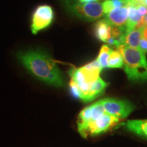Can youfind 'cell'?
I'll use <instances>...</instances> for the list:
<instances>
[{"label":"cell","instance_id":"obj_1","mask_svg":"<svg viewBox=\"0 0 147 147\" xmlns=\"http://www.w3.org/2000/svg\"><path fill=\"white\" fill-rule=\"evenodd\" d=\"M16 57L27 70L41 81L56 87L65 86L63 73L54 60L46 53L40 50L21 51Z\"/></svg>","mask_w":147,"mask_h":147},{"label":"cell","instance_id":"obj_2","mask_svg":"<svg viewBox=\"0 0 147 147\" xmlns=\"http://www.w3.org/2000/svg\"><path fill=\"white\" fill-rule=\"evenodd\" d=\"M103 69L98 61L95 59L81 67H74L69 70L71 80L76 83L78 89V99L84 102L95 100L93 88L100 74Z\"/></svg>","mask_w":147,"mask_h":147},{"label":"cell","instance_id":"obj_3","mask_svg":"<svg viewBox=\"0 0 147 147\" xmlns=\"http://www.w3.org/2000/svg\"><path fill=\"white\" fill-rule=\"evenodd\" d=\"M123 58L124 69L128 79L134 82L147 80V61L145 54L138 49L123 45L117 47Z\"/></svg>","mask_w":147,"mask_h":147},{"label":"cell","instance_id":"obj_4","mask_svg":"<svg viewBox=\"0 0 147 147\" xmlns=\"http://www.w3.org/2000/svg\"><path fill=\"white\" fill-rule=\"evenodd\" d=\"M68 13L87 21H93L105 15L102 3H82L79 0H61Z\"/></svg>","mask_w":147,"mask_h":147},{"label":"cell","instance_id":"obj_5","mask_svg":"<svg viewBox=\"0 0 147 147\" xmlns=\"http://www.w3.org/2000/svg\"><path fill=\"white\" fill-rule=\"evenodd\" d=\"M54 18V12L51 6L40 5L38 6L33 13L31 30L34 34H38L50 26Z\"/></svg>","mask_w":147,"mask_h":147},{"label":"cell","instance_id":"obj_6","mask_svg":"<svg viewBox=\"0 0 147 147\" xmlns=\"http://www.w3.org/2000/svg\"><path fill=\"white\" fill-rule=\"evenodd\" d=\"M101 101L106 113L119 119L125 118L135 108L131 103L126 100L106 98Z\"/></svg>","mask_w":147,"mask_h":147},{"label":"cell","instance_id":"obj_7","mask_svg":"<svg viewBox=\"0 0 147 147\" xmlns=\"http://www.w3.org/2000/svg\"><path fill=\"white\" fill-rule=\"evenodd\" d=\"M119 120L120 119L117 117L106 113L96 120L90 123L80 134L84 138H87L89 136L98 135L107 131Z\"/></svg>","mask_w":147,"mask_h":147},{"label":"cell","instance_id":"obj_8","mask_svg":"<svg viewBox=\"0 0 147 147\" xmlns=\"http://www.w3.org/2000/svg\"><path fill=\"white\" fill-rule=\"evenodd\" d=\"M104 113H106V112L101 100L84 108L79 114L77 122L79 133H81L90 123L96 120Z\"/></svg>","mask_w":147,"mask_h":147},{"label":"cell","instance_id":"obj_9","mask_svg":"<svg viewBox=\"0 0 147 147\" xmlns=\"http://www.w3.org/2000/svg\"><path fill=\"white\" fill-rule=\"evenodd\" d=\"M128 14L129 8L127 5L114 8L108 13L105 14V18L113 26L126 28Z\"/></svg>","mask_w":147,"mask_h":147},{"label":"cell","instance_id":"obj_10","mask_svg":"<svg viewBox=\"0 0 147 147\" xmlns=\"http://www.w3.org/2000/svg\"><path fill=\"white\" fill-rule=\"evenodd\" d=\"M112 28L113 25L106 18L100 20L95 24V36L101 41L107 43L108 40L111 38Z\"/></svg>","mask_w":147,"mask_h":147},{"label":"cell","instance_id":"obj_11","mask_svg":"<svg viewBox=\"0 0 147 147\" xmlns=\"http://www.w3.org/2000/svg\"><path fill=\"white\" fill-rule=\"evenodd\" d=\"M124 125L128 131L147 139V119L128 121Z\"/></svg>","mask_w":147,"mask_h":147},{"label":"cell","instance_id":"obj_12","mask_svg":"<svg viewBox=\"0 0 147 147\" xmlns=\"http://www.w3.org/2000/svg\"><path fill=\"white\" fill-rule=\"evenodd\" d=\"M142 37V29H134L125 32L123 37V45L128 47L139 49V44Z\"/></svg>","mask_w":147,"mask_h":147},{"label":"cell","instance_id":"obj_13","mask_svg":"<svg viewBox=\"0 0 147 147\" xmlns=\"http://www.w3.org/2000/svg\"><path fill=\"white\" fill-rule=\"evenodd\" d=\"M127 6L129 8V14L126 25V32H129L135 29L138 24L142 21L144 16L139 13L136 7L134 4L129 3Z\"/></svg>","mask_w":147,"mask_h":147},{"label":"cell","instance_id":"obj_14","mask_svg":"<svg viewBox=\"0 0 147 147\" xmlns=\"http://www.w3.org/2000/svg\"><path fill=\"white\" fill-rule=\"evenodd\" d=\"M123 58L118 50H112L108 60V67L122 68L123 67Z\"/></svg>","mask_w":147,"mask_h":147},{"label":"cell","instance_id":"obj_15","mask_svg":"<svg viewBox=\"0 0 147 147\" xmlns=\"http://www.w3.org/2000/svg\"><path fill=\"white\" fill-rule=\"evenodd\" d=\"M112 50L113 49L106 45H103L101 48L100 53L96 59L98 61L103 69L108 67V60Z\"/></svg>","mask_w":147,"mask_h":147},{"label":"cell","instance_id":"obj_16","mask_svg":"<svg viewBox=\"0 0 147 147\" xmlns=\"http://www.w3.org/2000/svg\"><path fill=\"white\" fill-rule=\"evenodd\" d=\"M139 50L142 51L144 54H146L147 53V40L145 39L143 36L141 38L140 41Z\"/></svg>","mask_w":147,"mask_h":147},{"label":"cell","instance_id":"obj_17","mask_svg":"<svg viewBox=\"0 0 147 147\" xmlns=\"http://www.w3.org/2000/svg\"><path fill=\"white\" fill-rule=\"evenodd\" d=\"M134 5L136 7L139 13L141 15L143 16L146 15L147 14V7L146 6H145L144 5H142V4H136V5Z\"/></svg>","mask_w":147,"mask_h":147},{"label":"cell","instance_id":"obj_18","mask_svg":"<svg viewBox=\"0 0 147 147\" xmlns=\"http://www.w3.org/2000/svg\"><path fill=\"white\" fill-rule=\"evenodd\" d=\"M82 3H91V2H97L100 0H79Z\"/></svg>","mask_w":147,"mask_h":147},{"label":"cell","instance_id":"obj_19","mask_svg":"<svg viewBox=\"0 0 147 147\" xmlns=\"http://www.w3.org/2000/svg\"><path fill=\"white\" fill-rule=\"evenodd\" d=\"M142 36L144 37L145 39L147 40V27H145L142 29Z\"/></svg>","mask_w":147,"mask_h":147},{"label":"cell","instance_id":"obj_20","mask_svg":"<svg viewBox=\"0 0 147 147\" xmlns=\"http://www.w3.org/2000/svg\"><path fill=\"white\" fill-rule=\"evenodd\" d=\"M142 23H143V25H144V27H147V14L146 16H144V18H143Z\"/></svg>","mask_w":147,"mask_h":147}]
</instances>
